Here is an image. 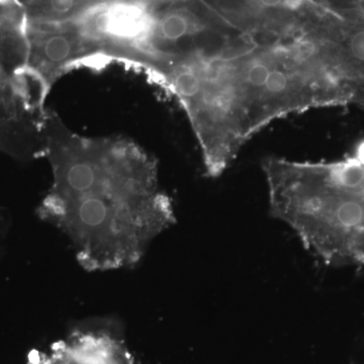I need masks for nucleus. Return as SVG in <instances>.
Segmentation results:
<instances>
[{"label": "nucleus", "instance_id": "nucleus-7", "mask_svg": "<svg viewBox=\"0 0 364 364\" xmlns=\"http://www.w3.org/2000/svg\"><path fill=\"white\" fill-rule=\"evenodd\" d=\"M296 1L299 2L301 4H310L313 0H296Z\"/></svg>", "mask_w": 364, "mask_h": 364}, {"label": "nucleus", "instance_id": "nucleus-3", "mask_svg": "<svg viewBox=\"0 0 364 364\" xmlns=\"http://www.w3.org/2000/svg\"><path fill=\"white\" fill-rule=\"evenodd\" d=\"M36 364H135L112 326H83L53 345Z\"/></svg>", "mask_w": 364, "mask_h": 364}, {"label": "nucleus", "instance_id": "nucleus-2", "mask_svg": "<svg viewBox=\"0 0 364 364\" xmlns=\"http://www.w3.org/2000/svg\"><path fill=\"white\" fill-rule=\"evenodd\" d=\"M270 213L329 265H364V148L338 163L263 162Z\"/></svg>", "mask_w": 364, "mask_h": 364}, {"label": "nucleus", "instance_id": "nucleus-5", "mask_svg": "<svg viewBox=\"0 0 364 364\" xmlns=\"http://www.w3.org/2000/svg\"><path fill=\"white\" fill-rule=\"evenodd\" d=\"M256 4L263 9H282L284 6V0H255Z\"/></svg>", "mask_w": 364, "mask_h": 364}, {"label": "nucleus", "instance_id": "nucleus-6", "mask_svg": "<svg viewBox=\"0 0 364 364\" xmlns=\"http://www.w3.org/2000/svg\"><path fill=\"white\" fill-rule=\"evenodd\" d=\"M59 28H61V26H59ZM61 30H63V28H61ZM63 32L66 33L65 31H64V30H63ZM66 36H67V39H68L69 48H70V42H69V37H68V35H67V33H66ZM69 68H70V70H71V49H69Z\"/></svg>", "mask_w": 364, "mask_h": 364}, {"label": "nucleus", "instance_id": "nucleus-4", "mask_svg": "<svg viewBox=\"0 0 364 364\" xmlns=\"http://www.w3.org/2000/svg\"><path fill=\"white\" fill-rule=\"evenodd\" d=\"M344 57L351 63L364 66V28L354 31L347 38Z\"/></svg>", "mask_w": 364, "mask_h": 364}, {"label": "nucleus", "instance_id": "nucleus-1", "mask_svg": "<svg viewBox=\"0 0 364 364\" xmlns=\"http://www.w3.org/2000/svg\"><path fill=\"white\" fill-rule=\"evenodd\" d=\"M43 155L53 183L40 215L69 239L86 272L135 267L176 224L157 163L135 143L79 136L48 112Z\"/></svg>", "mask_w": 364, "mask_h": 364}]
</instances>
